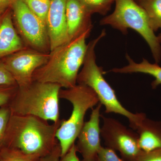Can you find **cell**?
Instances as JSON below:
<instances>
[{
  "instance_id": "1",
  "label": "cell",
  "mask_w": 161,
  "mask_h": 161,
  "mask_svg": "<svg viewBox=\"0 0 161 161\" xmlns=\"http://www.w3.org/2000/svg\"><path fill=\"white\" fill-rule=\"evenodd\" d=\"M62 119L49 125L47 121L33 115L12 114L8 122L4 142L7 147L39 156L50 153L59 143L56 133Z\"/></svg>"
},
{
  "instance_id": "2",
  "label": "cell",
  "mask_w": 161,
  "mask_h": 161,
  "mask_svg": "<svg viewBox=\"0 0 161 161\" xmlns=\"http://www.w3.org/2000/svg\"><path fill=\"white\" fill-rule=\"evenodd\" d=\"M90 35L84 33L50 52L46 63L35 71L32 81L57 84L65 89L75 86L86 55V39Z\"/></svg>"
},
{
  "instance_id": "3",
  "label": "cell",
  "mask_w": 161,
  "mask_h": 161,
  "mask_svg": "<svg viewBox=\"0 0 161 161\" xmlns=\"http://www.w3.org/2000/svg\"><path fill=\"white\" fill-rule=\"evenodd\" d=\"M106 35L103 30L97 38L88 44L87 50L82 69L78 74L77 84L90 87L95 92L99 102L105 108L107 113H114L126 117L133 130H136L147 117L143 113H133L123 106L115 91L104 78L102 68L97 65L95 48L98 42Z\"/></svg>"
},
{
  "instance_id": "4",
  "label": "cell",
  "mask_w": 161,
  "mask_h": 161,
  "mask_svg": "<svg viewBox=\"0 0 161 161\" xmlns=\"http://www.w3.org/2000/svg\"><path fill=\"white\" fill-rule=\"evenodd\" d=\"M57 84L32 81L27 86L19 87L12 99L11 114L33 115L57 123L60 120L59 93Z\"/></svg>"
},
{
  "instance_id": "5",
  "label": "cell",
  "mask_w": 161,
  "mask_h": 161,
  "mask_svg": "<svg viewBox=\"0 0 161 161\" xmlns=\"http://www.w3.org/2000/svg\"><path fill=\"white\" fill-rule=\"evenodd\" d=\"M114 11L102 19L101 25H108L126 34L128 29L134 30L148 43L157 63L161 59V44L150 26L145 10L135 0H115Z\"/></svg>"
},
{
  "instance_id": "6",
  "label": "cell",
  "mask_w": 161,
  "mask_h": 161,
  "mask_svg": "<svg viewBox=\"0 0 161 161\" xmlns=\"http://www.w3.org/2000/svg\"><path fill=\"white\" fill-rule=\"evenodd\" d=\"M59 98L69 101L73 107L69 119L68 120L62 119L61 125L56 133L62 157L75 143L84 124L85 116L88 110L97 105L99 102L97 95L91 88L80 84H77L71 88L60 90Z\"/></svg>"
},
{
  "instance_id": "7",
  "label": "cell",
  "mask_w": 161,
  "mask_h": 161,
  "mask_svg": "<svg viewBox=\"0 0 161 161\" xmlns=\"http://www.w3.org/2000/svg\"><path fill=\"white\" fill-rule=\"evenodd\" d=\"M10 8L18 30L29 47L50 53L46 23L31 10L23 0H13Z\"/></svg>"
},
{
  "instance_id": "8",
  "label": "cell",
  "mask_w": 161,
  "mask_h": 161,
  "mask_svg": "<svg viewBox=\"0 0 161 161\" xmlns=\"http://www.w3.org/2000/svg\"><path fill=\"white\" fill-rule=\"evenodd\" d=\"M103 123L101 136L106 147L118 151L125 161H136L142 150L138 144L137 132L128 129L115 119L101 115Z\"/></svg>"
},
{
  "instance_id": "9",
  "label": "cell",
  "mask_w": 161,
  "mask_h": 161,
  "mask_svg": "<svg viewBox=\"0 0 161 161\" xmlns=\"http://www.w3.org/2000/svg\"><path fill=\"white\" fill-rule=\"evenodd\" d=\"M49 53H43L25 47L5 57L2 61L14 78L19 87L29 85L36 70L46 63Z\"/></svg>"
},
{
  "instance_id": "10",
  "label": "cell",
  "mask_w": 161,
  "mask_h": 161,
  "mask_svg": "<svg viewBox=\"0 0 161 161\" xmlns=\"http://www.w3.org/2000/svg\"><path fill=\"white\" fill-rule=\"evenodd\" d=\"M102 105L98 103L92 109L89 120L85 122L81 128L75 144L77 152L86 161H98V154L102 146L101 145L100 110Z\"/></svg>"
},
{
  "instance_id": "11",
  "label": "cell",
  "mask_w": 161,
  "mask_h": 161,
  "mask_svg": "<svg viewBox=\"0 0 161 161\" xmlns=\"http://www.w3.org/2000/svg\"><path fill=\"white\" fill-rule=\"evenodd\" d=\"M68 0H50L46 24L50 51L69 41L66 19Z\"/></svg>"
},
{
  "instance_id": "12",
  "label": "cell",
  "mask_w": 161,
  "mask_h": 161,
  "mask_svg": "<svg viewBox=\"0 0 161 161\" xmlns=\"http://www.w3.org/2000/svg\"><path fill=\"white\" fill-rule=\"evenodd\" d=\"M91 15L78 0H68L66 19L69 40L84 33H91L93 28Z\"/></svg>"
},
{
  "instance_id": "13",
  "label": "cell",
  "mask_w": 161,
  "mask_h": 161,
  "mask_svg": "<svg viewBox=\"0 0 161 161\" xmlns=\"http://www.w3.org/2000/svg\"><path fill=\"white\" fill-rule=\"evenodd\" d=\"M13 21L10 7L0 15V59L26 47L18 34Z\"/></svg>"
},
{
  "instance_id": "14",
  "label": "cell",
  "mask_w": 161,
  "mask_h": 161,
  "mask_svg": "<svg viewBox=\"0 0 161 161\" xmlns=\"http://www.w3.org/2000/svg\"><path fill=\"white\" fill-rule=\"evenodd\" d=\"M141 150L149 152L161 148V122L146 117L136 129Z\"/></svg>"
},
{
  "instance_id": "15",
  "label": "cell",
  "mask_w": 161,
  "mask_h": 161,
  "mask_svg": "<svg viewBox=\"0 0 161 161\" xmlns=\"http://www.w3.org/2000/svg\"><path fill=\"white\" fill-rule=\"evenodd\" d=\"M126 58L128 60V65L123 67L113 68L110 71L117 74H147L154 78V80L151 83V86L153 89H155L161 85V67L158 64L150 63L145 58H143L142 61L140 63H136L128 54L126 55Z\"/></svg>"
},
{
  "instance_id": "16",
  "label": "cell",
  "mask_w": 161,
  "mask_h": 161,
  "mask_svg": "<svg viewBox=\"0 0 161 161\" xmlns=\"http://www.w3.org/2000/svg\"><path fill=\"white\" fill-rule=\"evenodd\" d=\"M138 4L147 14L153 31L161 29V0H139Z\"/></svg>"
},
{
  "instance_id": "17",
  "label": "cell",
  "mask_w": 161,
  "mask_h": 161,
  "mask_svg": "<svg viewBox=\"0 0 161 161\" xmlns=\"http://www.w3.org/2000/svg\"><path fill=\"white\" fill-rule=\"evenodd\" d=\"M40 158L11 147H4L0 151V161H38Z\"/></svg>"
},
{
  "instance_id": "18",
  "label": "cell",
  "mask_w": 161,
  "mask_h": 161,
  "mask_svg": "<svg viewBox=\"0 0 161 161\" xmlns=\"http://www.w3.org/2000/svg\"><path fill=\"white\" fill-rule=\"evenodd\" d=\"M87 11L92 14L98 13L106 14L115 0H78Z\"/></svg>"
},
{
  "instance_id": "19",
  "label": "cell",
  "mask_w": 161,
  "mask_h": 161,
  "mask_svg": "<svg viewBox=\"0 0 161 161\" xmlns=\"http://www.w3.org/2000/svg\"><path fill=\"white\" fill-rule=\"evenodd\" d=\"M28 8L46 23L50 0H23Z\"/></svg>"
},
{
  "instance_id": "20",
  "label": "cell",
  "mask_w": 161,
  "mask_h": 161,
  "mask_svg": "<svg viewBox=\"0 0 161 161\" xmlns=\"http://www.w3.org/2000/svg\"><path fill=\"white\" fill-rule=\"evenodd\" d=\"M11 115V111L8 107H3L0 108V145L2 142H4L6 129Z\"/></svg>"
},
{
  "instance_id": "21",
  "label": "cell",
  "mask_w": 161,
  "mask_h": 161,
  "mask_svg": "<svg viewBox=\"0 0 161 161\" xmlns=\"http://www.w3.org/2000/svg\"><path fill=\"white\" fill-rule=\"evenodd\" d=\"M98 161H125L119 158L115 151L108 147H102L98 154Z\"/></svg>"
},
{
  "instance_id": "22",
  "label": "cell",
  "mask_w": 161,
  "mask_h": 161,
  "mask_svg": "<svg viewBox=\"0 0 161 161\" xmlns=\"http://www.w3.org/2000/svg\"><path fill=\"white\" fill-rule=\"evenodd\" d=\"M18 86L14 78L7 69L2 61H0V86Z\"/></svg>"
},
{
  "instance_id": "23",
  "label": "cell",
  "mask_w": 161,
  "mask_h": 161,
  "mask_svg": "<svg viewBox=\"0 0 161 161\" xmlns=\"http://www.w3.org/2000/svg\"><path fill=\"white\" fill-rule=\"evenodd\" d=\"M136 161H161V148L149 152L142 151Z\"/></svg>"
},
{
  "instance_id": "24",
  "label": "cell",
  "mask_w": 161,
  "mask_h": 161,
  "mask_svg": "<svg viewBox=\"0 0 161 161\" xmlns=\"http://www.w3.org/2000/svg\"><path fill=\"white\" fill-rule=\"evenodd\" d=\"M18 86H9L6 89L0 88V107H4L12 100L15 94L12 95L10 90Z\"/></svg>"
},
{
  "instance_id": "25",
  "label": "cell",
  "mask_w": 161,
  "mask_h": 161,
  "mask_svg": "<svg viewBox=\"0 0 161 161\" xmlns=\"http://www.w3.org/2000/svg\"><path fill=\"white\" fill-rule=\"evenodd\" d=\"M61 157V148L59 143L50 153L40 158L38 161H59Z\"/></svg>"
},
{
  "instance_id": "26",
  "label": "cell",
  "mask_w": 161,
  "mask_h": 161,
  "mask_svg": "<svg viewBox=\"0 0 161 161\" xmlns=\"http://www.w3.org/2000/svg\"><path fill=\"white\" fill-rule=\"evenodd\" d=\"M77 150L75 144H73L69 150L65 154L60 158L59 161H86L80 160L77 156Z\"/></svg>"
},
{
  "instance_id": "27",
  "label": "cell",
  "mask_w": 161,
  "mask_h": 161,
  "mask_svg": "<svg viewBox=\"0 0 161 161\" xmlns=\"http://www.w3.org/2000/svg\"><path fill=\"white\" fill-rule=\"evenodd\" d=\"M13 0H0V15L10 8Z\"/></svg>"
},
{
  "instance_id": "28",
  "label": "cell",
  "mask_w": 161,
  "mask_h": 161,
  "mask_svg": "<svg viewBox=\"0 0 161 161\" xmlns=\"http://www.w3.org/2000/svg\"><path fill=\"white\" fill-rule=\"evenodd\" d=\"M158 38V40L159 42L161 44V32L159 34L158 36H157Z\"/></svg>"
},
{
  "instance_id": "29",
  "label": "cell",
  "mask_w": 161,
  "mask_h": 161,
  "mask_svg": "<svg viewBox=\"0 0 161 161\" xmlns=\"http://www.w3.org/2000/svg\"><path fill=\"white\" fill-rule=\"evenodd\" d=\"M137 1H139V0H137Z\"/></svg>"
}]
</instances>
